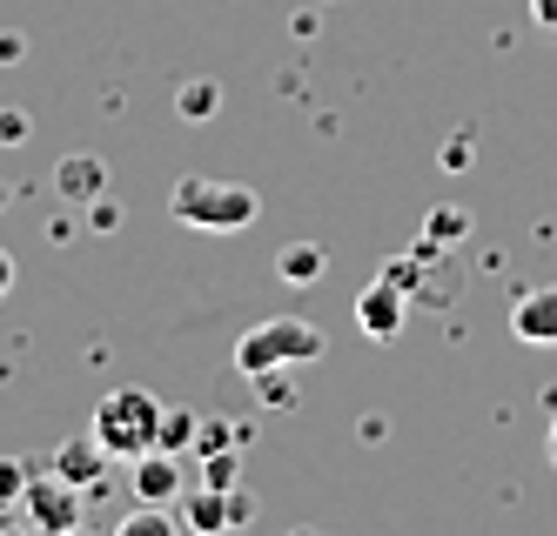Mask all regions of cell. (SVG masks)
<instances>
[{"label":"cell","mask_w":557,"mask_h":536,"mask_svg":"<svg viewBox=\"0 0 557 536\" xmlns=\"http://www.w3.org/2000/svg\"><path fill=\"white\" fill-rule=\"evenodd\" d=\"M330 349V336L315 328L309 315H269V322H256L243 342H235V369L256 383V376H283V369H302V362H315Z\"/></svg>","instance_id":"6da1fadb"},{"label":"cell","mask_w":557,"mask_h":536,"mask_svg":"<svg viewBox=\"0 0 557 536\" xmlns=\"http://www.w3.org/2000/svg\"><path fill=\"white\" fill-rule=\"evenodd\" d=\"M169 215L182 228H209V235H235V228H249L262 215V201L256 188L243 182H215V175H182L175 195H169Z\"/></svg>","instance_id":"7a4b0ae2"},{"label":"cell","mask_w":557,"mask_h":536,"mask_svg":"<svg viewBox=\"0 0 557 536\" xmlns=\"http://www.w3.org/2000/svg\"><path fill=\"white\" fill-rule=\"evenodd\" d=\"M162 423H169V409L154 402L148 389H108L101 409H95V442L108 449V457H148V449H162Z\"/></svg>","instance_id":"3957f363"},{"label":"cell","mask_w":557,"mask_h":536,"mask_svg":"<svg viewBox=\"0 0 557 536\" xmlns=\"http://www.w3.org/2000/svg\"><path fill=\"white\" fill-rule=\"evenodd\" d=\"M21 503H27V523H34V529H48V536H61V529L82 523V489H74L67 476H54V470H48V476H34Z\"/></svg>","instance_id":"277c9868"},{"label":"cell","mask_w":557,"mask_h":536,"mask_svg":"<svg viewBox=\"0 0 557 536\" xmlns=\"http://www.w3.org/2000/svg\"><path fill=\"white\" fill-rule=\"evenodd\" d=\"M510 336L531 342V349H557V282H544V288L510 302Z\"/></svg>","instance_id":"5b68a950"},{"label":"cell","mask_w":557,"mask_h":536,"mask_svg":"<svg viewBox=\"0 0 557 536\" xmlns=\"http://www.w3.org/2000/svg\"><path fill=\"white\" fill-rule=\"evenodd\" d=\"M404 315H410L404 282H389V275H376L363 296H356V322H363V336H376V342H389L396 328H404Z\"/></svg>","instance_id":"8992f818"},{"label":"cell","mask_w":557,"mask_h":536,"mask_svg":"<svg viewBox=\"0 0 557 536\" xmlns=\"http://www.w3.org/2000/svg\"><path fill=\"white\" fill-rule=\"evenodd\" d=\"M101 470H108V449L95 442V429L54 449V476H67L74 489H88V483H101Z\"/></svg>","instance_id":"52a82bcc"},{"label":"cell","mask_w":557,"mask_h":536,"mask_svg":"<svg viewBox=\"0 0 557 536\" xmlns=\"http://www.w3.org/2000/svg\"><path fill=\"white\" fill-rule=\"evenodd\" d=\"M135 497H141V503H169V497H182V470H175L169 449H148V457H135Z\"/></svg>","instance_id":"ba28073f"},{"label":"cell","mask_w":557,"mask_h":536,"mask_svg":"<svg viewBox=\"0 0 557 536\" xmlns=\"http://www.w3.org/2000/svg\"><path fill=\"white\" fill-rule=\"evenodd\" d=\"M54 188L67 195V201H101V188H108V169L95 154H67L61 161V175H54Z\"/></svg>","instance_id":"9c48e42d"},{"label":"cell","mask_w":557,"mask_h":536,"mask_svg":"<svg viewBox=\"0 0 557 536\" xmlns=\"http://www.w3.org/2000/svg\"><path fill=\"white\" fill-rule=\"evenodd\" d=\"M114 536H182V523L169 516V503H141V510H128L114 523Z\"/></svg>","instance_id":"30bf717a"},{"label":"cell","mask_w":557,"mask_h":536,"mask_svg":"<svg viewBox=\"0 0 557 536\" xmlns=\"http://www.w3.org/2000/svg\"><path fill=\"white\" fill-rule=\"evenodd\" d=\"M315 275H323V249L289 241V249H283V282H315Z\"/></svg>","instance_id":"8fae6325"},{"label":"cell","mask_w":557,"mask_h":536,"mask_svg":"<svg viewBox=\"0 0 557 536\" xmlns=\"http://www.w3.org/2000/svg\"><path fill=\"white\" fill-rule=\"evenodd\" d=\"M27 483H34V470H27L21 457H0V510L21 503V497H27Z\"/></svg>","instance_id":"7c38bea8"},{"label":"cell","mask_w":557,"mask_h":536,"mask_svg":"<svg viewBox=\"0 0 557 536\" xmlns=\"http://www.w3.org/2000/svg\"><path fill=\"white\" fill-rule=\"evenodd\" d=\"M215 101H222V95H215V80H188V88H182V114H188V121H209Z\"/></svg>","instance_id":"4fadbf2b"},{"label":"cell","mask_w":557,"mask_h":536,"mask_svg":"<svg viewBox=\"0 0 557 536\" xmlns=\"http://www.w3.org/2000/svg\"><path fill=\"white\" fill-rule=\"evenodd\" d=\"M188 436H202V429H195L188 416H169V423H162V449H182Z\"/></svg>","instance_id":"5bb4252c"},{"label":"cell","mask_w":557,"mask_h":536,"mask_svg":"<svg viewBox=\"0 0 557 536\" xmlns=\"http://www.w3.org/2000/svg\"><path fill=\"white\" fill-rule=\"evenodd\" d=\"M531 21H537L544 34H557V0H531Z\"/></svg>","instance_id":"9a60e30c"},{"label":"cell","mask_w":557,"mask_h":536,"mask_svg":"<svg viewBox=\"0 0 557 536\" xmlns=\"http://www.w3.org/2000/svg\"><path fill=\"white\" fill-rule=\"evenodd\" d=\"M8 288H14V255L0 249V296H8Z\"/></svg>","instance_id":"2e32d148"},{"label":"cell","mask_w":557,"mask_h":536,"mask_svg":"<svg viewBox=\"0 0 557 536\" xmlns=\"http://www.w3.org/2000/svg\"><path fill=\"white\" fill-rule=\"evenodd\" d=\"M0 536H48V529H34V523H0Z\"/></svg>","instance_id":"e0dca14e"},{"label":"cell","mask_w":557,"mask_h":536,"mask_svg":"<svg viewBox=\"0 0 557 536\" xmlns=\"http://www.w3.org/2000/svg\"><path fill=\"white\" fill-rule=\"evenodd\" d=\"M544 457H550V463H557V416H550V442H544Z\"/></svg>","instance_id":"ac0fdd59"},{"label":"cell","mask_w":557,"mask_h":536,"mask_svg":"<svg viewBox=\"0 0 557 536\" xmlns=\"http://www.w3.org/2000/svg\"><path fill=\"white\" fill-rule=\"evenodd\" d=\"M61 536H95V529H82V523H74V529H61Z\"/></svg>","instance_id":"d6986e66"}]
</instances>
